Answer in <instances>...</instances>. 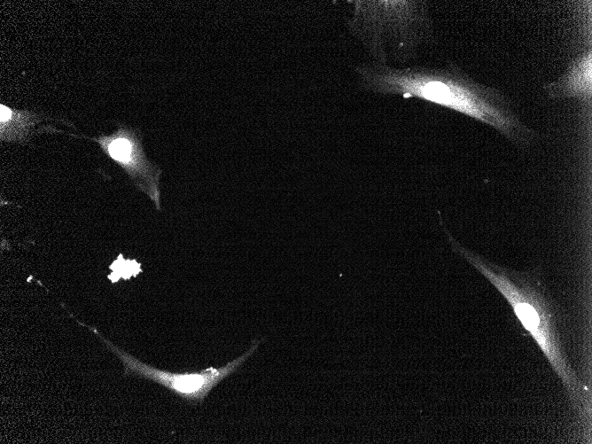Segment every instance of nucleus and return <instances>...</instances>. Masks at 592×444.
Returning <instances> with one entry per match:
<instances>
[{
	"mask_svg": "<svg viewBox=\"0 0 592 444\" xmlns=\"http://www.w3.org/2000/svg\"><path fill=\"white\" fill-rule=\"evenodd\" d=\"M453 250L475 267L505 298L520 323L531 334L560 378L573 407L586 409V391L564 350L557 320L537 279L493 264L461 246L450 235Z\"/></svg>",
	"mask_w": 592,
	"mask_h": 444,
	"instance_id": "f03ea898",
	"label": "nucleus"
},
{
	"mask_svg": "<svg viewBox=\"0 0 592 444\" xmlns=\"http://www.w3.org/2000/svg\"><path fill=\"white\" fill-rule=\"evenodd\" d=\"M96 140L104 152L125 169L135 185L146 193L160 209L159 179L161 170L146 158L140 131L121 125L115 133L102 136Z\"/></svg>",
	"mask_w": 592,
	"mask_h": 444,
	"instance_id": "39448f33",
	"label": "nucleus"
},
{
	"mask_svg": "<svg viewBox=\"0 0 592 444\" xmlns=\"http://www.w3.org/2000/svg\"><path fill=\"white\" fill-rule=\"evenodd\" d=\"M354 19L350 25L368 43L377 62L386 64L382 51L384 37L409 51L430 31L425 2L354 1Z\"/></svg>",
	"mask_w": 592,
	"mask_h": 444,
	"instance_id": "7ed1b4c3",
	"label": "nucleus"
},
{
	"mask_svg": "<svg viewBox=\"0 0 592 444\" xmlns=\"http://www.w3.org/2000/svg\"><path fill=\"white\" fill-rule=\"evenodd\" d=\"M355 72L368 91L417 97L449 108L489 125L516 145L527 147L538 138L505 94L476 82L455 64L444 68H396L376 61L356 66Z\"/></svg>",
	"mask_w": 592,
	"mask_h": 444,
	"instance_id": "f257e3e1",
	"label": "nucleus"
},
{
	"mask_svg": "<svg viewBox=\"0 0 592 444\" xmlns=\"http://www.w3.org/2000/svg\"><path fill=\"white\" fill-rule=\"evenodd\" d=\"M101 339V341L122 362L125 376H138L156 382L190 403L202 402L209 392L223 378L234 373L251 356L261 340H254L251 347L242 355L220 368L209 367L198 372L175 373L159 370L144 363L114 346L96 329L82 323Z\"/></svg>",
	"mask_w": 592,
	"mask_h": 444,
	"instance_id": "20e7f679",
	"label": "nucleus"
},
{
	"mask_svg": "<svg viewBox=\"0 0 592 444\" xmlns=\"http://www.w3.org/2000/svg\"><path fill=\"white\" fill-rule=\"evenodd\" d=\"M591 64L590 51L578 56L563 75L543 86L547 96L551 99L578 98L586 100L590 97Z\"/></svg>",
	"mask_w": 592,
	"mask_h": 444,
	"instance_id": "423d86ee",
	"label": "nucleus"
},
{
	"mask_svg": "<svg viewBox=\"0 0 592 444\" xmlns=\"http://www.w3.org/2000/svg\"><path fill=\"white\" fill-rule=\"evenodd\" d=\"M42 121L41 115L27 111L0 105L1 139L21 141L26 139L32 126Z\"/></svg>",
	"mask_w": 592,
	"mask_h": 444,
	"instance_id": "0eeeda50",
	"label": "nucleus"
}]
</instances>
